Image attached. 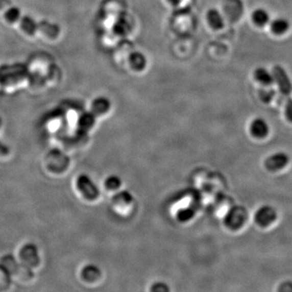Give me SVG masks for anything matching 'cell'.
<instances>
[{"label":"cell","mask_w":292,"mask_h":292,"mask_svg":"<svg viewBox=\"0 0 292 292\" xmlns=\"http://www.w3.org/2000/svg\"><path fill=\"white\" fill-rule=\"evenodd\" d=\"M274 81L278 85V89L283 95H289L292 92V83L290 77L286 70L280 65L275 66L273 68Z\"/></svg>","instance_id":"cell-4"},{"label":"cell","mask_w":292,"mask_h":292,"mask_svg":"<svg viewBox=\"0 0 292 292\" xmlns=\"http://www.w3.org/2000/svg\"><path fill=\"white\" fill-rule=\"evenodd\" d=\"M129 61L131 67L136 71L144 70L147 63L145 56L140 52H132L129 56Z\"/></svg>","instance_id":"cell-15"},{"label":"cell","mask_w":292,"mask_h":292,"mask_svg":"<svg viewBox=\"0 0 292 292\" xmlns=\"http://www.w3.org/2000/svg\"><path fill=\"white\" fill-rule=\"evenodd\" d=\"M76 185L77 189L85 199L95 200L99 198L100 192L99 188L87 175H81L77 178Z\"/></svg>","instance_id":"cell-3"},{"label":"cell","mask_w":292,"mask_h":292,"mask_svg":"<svg viewBox=\"0 0 292 292\" xmlns=\"http://www.w3.org/2000/svg\"><path fill=\"white\" fill-rule=\"evenodd\" d=\"M285 115L287 119L292 122V99L286 103V107H285Z\"/></svg>","instance_id":"cell-24"},{"label":"cell","mask_w":292,"mask_h":292,"mask_svg":"<svg viewBox=\"0 0 292 292\" xmlns=\"http://www.w3.org/2000/svg\"><path fill=\"white\" fill-rule=\"evenodd\" d=\"M131 30H132L131 21L125 16L118 18L114 25V31L118 35H127L130 33Z\"/></svg>","instance_id":"cell-16"},{"label":"cell","mask_w":292,"mask_h":292,"mask_svg":"<svg viewBox=\"0 0 292 292\" xmlns=\"http://www.w3.org/2000/svg\"><path fill=\"white\" fill-rule=\"evenodd\" d=\"M248 212L242 206H234L228 209L224 217V223L226 227L231 230H238L243 227L245 222L247 221Z\"/></svg>","instance_id":"cell-2"},{"label":"cell","mask_w":292,"mask_h":292,"mask_svg":"<svg viewBox=\"0 0 292 292\" xmlns=\"http://www.w3.org/2000/svg\"><path fill=\"white\" fill-rule=\"evenodd\" d=\"M255 79L258 81L261 85L269 86L275 83L272 72L267 70L264 67H257L254 71Z\"/></svg>","instance_id":"cell-13"},{"label":"cell","mask_w":292,"mask_h":292,"mask_svg":"<svg viewBox=\"0 0 292 292\" xmlns=\"http://www.w3.org/2000/svg\"><path fill=\"white\" fill-rule=\"evenodd\" d=\"M22 15L20 11L16 8H12L8 9L4 13V20L8 25L13 26H17L18 23L20 21Z\"/></svg>","instance_id":"cell-19"},{"label":"cell","mask_w":292,"mask_h":292,"mask_svg":"<svg viewBox=\"0 0 292 292\" xmlns=\"http://www.w3.org/2000/svg\"><path fill=\"white\" fill-rule=\"evenodd\" d=\"M11 277L13 282L25 286L34 284L36 280L35 272L21 264L18 265L14 272L11 275Z\"/></svg>","instance_id":"cell-5"},{"label":"cell","mask_w":292,"mask_h":292,"mask_svg":"<svg viewBox=\"0 0 292 292\" xmlns=\"http://www.w3.org/2000/svg\"><path fill=\"white\" fill-rule=\"evenodd\" d=\"M133 202V197L129 191H118L112 198V204L119 210L129 209Z\"/></svg>","instance_id":"cell-10"},{"label":"cell","mask_w":292,"mask_h":292,"mask_svg":"<svg viewBox=\"0 0 292 292\" xmlns=\"http://www.w3.org/2000/svg\"><path fill=\"white\" fill-rule=\"evenodd\" d=\"M206 19L211 28L214 30H220L224 26V20L221 13L217 9H209L206 14Z\"/></svg>","instance_id":"cell-12"},{"label":"cell","mask_w":292,"mask_h":292,"mask_svg":"<svg viewBox=\"0 0 292 292\" xmlns=\"http://www.w3.org/2000/svg\"><path fill=\"white\" fill-rule=\"evenodd\" d=\"M252 20L256 26L263 27L271 20V16L266 10L263 8H257L252 14Z\"/></svg>","instance_id":"cell-17"},{"label":"cell","mask_w":292,"mask_h":292,"mask_svg":"<svg viewBox=\"0 0 292 292\" xmlns=\"http://www.w3.org/2000/svg\"><path fill=\"white\" fill-rule=\"evenodd\" d=\"M122 185V180L118 176L112 175L105 180V187L109 191H116Z\"/></svg>","instance_id":"cell-21"},{"label":"cell","mask_w":292,"mask_h":292,"mask_svg":"<svg viewBox=\"0 0 292 292\" xmlns=\"http://www.w3.org/2000/svg\"><path fill=\"white\" fill-rule=\"evenodd\" d=\"M290 29V22L285 18H276L271 23V30L276 35L286 34Z\"/></svg>","instance_id":"cell-14"},{"label":"cell","mask_w":292,"mask_h":292,"mask_svg":"<svg viewBox=\"0 0 292 292\" xmlns=\"http://www.w3.org/2000/svg\"><path fill=\"white\" fill-rule=\"evenodd\" d=\"M12 277L9 273L0 264V292H9L12 290Z\"/></svg>","instance_id":"cell-18"},{"label":"cell","mask_w":292,"mask_h":292,"mask_svg":"<svg viewBox=\"0 0 292 292\" xmlns=\"http://www.w3.org/2000/svg\"><path fill=\"white\" fill-rule=\"evenodd\" d=\"M275 94V91L272 89H261L260 91V98L264 103L271 102Z\"/></svg>","instance_id":"cell-22"},{"label":"cell","mask_w":292,"mask_h":292,"mask_svg":"<svg viewBox=\"0 0 292 292\" xmlns=\"http://www.w3.org/2000/svg\"><path fill=\"white\" fill-rule=\"evenodd\" d=\"M289 162V157L283 152H278L272 154L264 161V166L267 170L271 172H276L281 170L287 165Z\"/></svg>","instance_id":"cell-7"},{"label":"cell","mask_w":292,"mask_h":292,"mask_svg":"<svg viewBox=\"0 0 292 292\" xmlns=\"http://www.w3.org/2000/svg\"><path fill=\"white\" fill-rule=\"evenodd\" d=\"M111 109V103L107 98L99 97L93 100L91 105V112L93 115H102L108 112Z\"/></svg>","instance_id":"cell-11"},{"label":"cell","mask_w":292,"mask_h":292,"mask_svg":"<svg viewBox=\"0 0 292 292\" xmlns=\"http://www.w3.org/2000/svg\"><path fill=\"white\" fill-rule=\"evenodd\" d=\"M278 292H292V282L290 280L282 282L278 287Z\"/></svg>","instance_id":"cell-23"},{"label":"cell","mask_w":292,"mask_h":292,"mask_svg":"<svg viewBox=\"0 0 292 292\" xmlns=\"http://www.w3.org/2000/svg\"><path fill=\"white\" fill-rule=\"evenodd\" d=\"M18 261L34 272L38 271L42 265V259L38 249L33 245H26L21 248L19 251Z\"/></svg>","instance_id":"cell-1"},{"label":"cell","mask_w":292,"mask_h":292,"mask_svg":"<svg viewBox=\"0 0 292 292\" xmlns=\"http://www.w3.org/2000/svg\"><path fill=\"white\" fill-rule=\"evenodd\" d=\"M251 134L256 138H264L270 132L268 124L264 118H257L253 119L249 126Z\"/></svg>","instance_id":"cell-8"},{"label":"cell","mask_w":292,"mask_h":292,"mask_svg":"<svg viewBox=\"0 0 292 292\" xmlns=\"http://www.w3.org/2000/svg\"><path fill=\"white\" fill-rule=\"evenodd\" d=\"M101 276V271L99 269L93 264H88L81 269L80 272V278L81 282L85 284H91L93 282H97Z\"/></svg>","instance_id":"cell-9"},{"label":"cell","mask_w":292,"mask_h":292,"mask_svg":"<svg viewBox=\"0 0 292 292\" xmlns=\"http://www.w3.org/2000/svg\"><path fill=\"white\" fill-rule=\"evenodd\" d=\"M95 115L93 113H85L83 115H81L78 119L80 126L82 130L87 131L93 126L95 123Z\"/></svg>","instance_id":"cell-20"},{"label":"cell","mask_w":292,"mask_h":292,"mask_svg":"<svg viewBox=\"0 0 292 292\" xmlns=\"http://www.w3.org/2000/svg\"><path fill=\"white\" fill-rule=\"evenodd\" d=\"M277 212L271 205H263L255 213V221L261 227H267L275 221Z\"/></svg>","instance_id":"cell-6"}]
</instances>
